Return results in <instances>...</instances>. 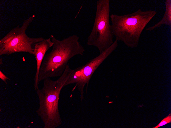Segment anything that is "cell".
Here are the masks:
<instances>
[{
  "instance_id": "cell-1",
  "label": "cell",
  "mask_w": 171,
  "mask_h": 128,
  "mask_svg": "<svg viewBox=\"0 0 171 128\" xmlns=\"http://www.w3.org/2000/svg\"><path fill=\"white\" fill-rule=\"evenodd\" d=\"M50 38L53 43V48L44 57L38 74V84L45 79L61 76L70 60L76 55H83L85 51L77 35L61 40L57 39L52 35Z\"/></svg>"
},
{
  "instance_id": "cell-2",
  "label": "cell",
  "mask_w": 171,
  "mask_h": 128,
  "mask_svg": "<svg viewBox=\"0 0 171 128\" xmlns=\"http://www.w3.org/2000/svg\"><path fill=\"white\" fill-rule=\"evenodd\" d=\"M72 71L68 64L63 73L57 80L45 79L43 80V87L35 90L39 105L35 112L43 122L44 128H56L62 123L59 108V96Z\"/></svg>"
},
{
  "instance_id": "cell-3",
  "label": "cell",
  "mask_w": 171,
  "mask_h": 128,
  "mask_svg": "<svg viewBox=\"0 0 171 128\" xmlns=\"http://www.w3.org/2000/svg\"><path fill=\"white\" fill-rule=\"evenodd\" d=\"M155 10L139 9L133 13L110 16L112 33L118 41L131 48L136 47L140 36L146 26L155 15Z\"/></svg>"
},
{
  "instance_id": "cell-4",
  "label": "cell",
  "mask_w": 171,
  "mask_h": 128,
  "mask_svg": "<svg viewBox=\"0 0 171 128\" xmlns=\"http://www.w3.org/2000/svg\"><path fill=\"white\" fill-rule=\"evenodd\" d=\"M110 0H98L93 26L87 39V44L97 48L100 54L113 43L114 36L110 22Z\"/></svg>"
},
{
  "instance_id": "cell-5",
  "label": "cell",
  "mask_w": 171,
  "mask_h": 128,
  "mask_svg": "<svg viewBox=\"0 0 171 128\" xmlns=\"http://www.w3.org/2000/svg\"><path fill=\"white\" fill-rule=\"evenodd\" d=\"M32 16L24 20L22 26L12 29L0 40V55L8 56L18 52H27L34 55L35 44L45 39L41 37L31 38L26 31L34 20Z\"/></svg>"
},
{
  "instance_id": "cell-6",
  "label": "cell",
  "mask_w": 171,
  "mask_h": 128,
  "mask_svg": "<svg viewBox=\"0 0 171 128\" xmlns=\"http://www.w3.org/2000/svg\"><path fill=\"white\" fill-rule=\"evenodd\" d=\"M117 40L116 39L113 44L108 49L97 57L89 60L85 64L79 67L72 71L64 86L76 84L81 94L82 100L83 98L84 89L86 86V90L92 75L101 64L116 48Z\"/></svg>"
},
{
  "instance_id": "cell-7",
  "label": "cell",
  "mask_w": 171,
  "mask_h": 128,
  "mask_svg": "<svg viewBox=\"0 0 171 128\" xmlns=\"http://www.w3.org/2000/svg\"><path fill=\"white\" fill-rule=\"evenodd\" d=\"M53 43L50 38L44 39L43 40L36 43L35 46L34 55L36 59V71L34 78V88L35 90L38 88V74L42 62L46 53L51 47Z\"/></svg>"
},
{
  "instance_id": "cell-8",
  "label": "cell",
  "mask_w": 171,
  "mask_h": 128,
  "mask_svg": "<svg viewBox=\"0 0 171 128\" xmlns=\"http://www.w3.org/2000/svg\"><path fill=\"white\" fill-rule=\"evenodd\" d=\"M166 9L162 19L154 25L146 28L145 30L151 31L161 27L163 25H168L171 31V0H166L165 2Z\"/></svg>"
},
{
  "instance_id": "cell-9",
  "label": "cell",
  "mask_w": 171,
  "mask_h": 128,
  "mask_svg": "<svg viewBox=\"0 0 171 128\" xmlns=\"http://www.w3.org/2000/svg\"><path fill=\"white\" fill-rule=\"evenodd\" d=\"M171 122V114H170L167 116L162 120L158 125L153 128H158Z\"/></svg>"
},
{
  "instance_id": "cell-10",
  "label": "cell",
  "mask_w": 171,
  "mask_h": 128,
  "mask_svg": "<svg viewBox=\"0 0 171 128\" xmlns=\"http://www.w3.org/2000/svg\"><path fill=\"white\" fill-rule=\"evenodd\" d=\"M0 78L6 84H7V83L6 81L7 79L10 80V79L3 73L1 70L0 71Z\"/></svg>"
},
{
  "instance_id": "cell-11",
  "label": "cell",
  "mask_w": 171,
  "mask_h": 128,
  "mask_svg": "<svg viewBox=\"0 0 171 128\" xmlns=\"http://www.w3.org/2000/svg\"><path fill=\"white\" fill-rule=\"evenodd\" d=\"M2 59V58H0V65H1L3 64Z\"/></svg>"
}]
</instances>
